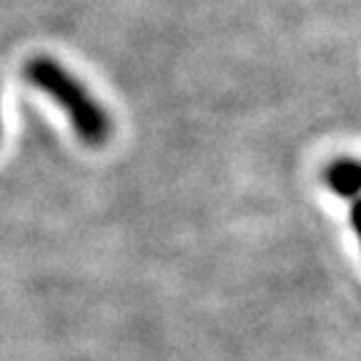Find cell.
<instances>
[{
  "mask_svg": "<svg viewBox=\"0 0 361 361\" xmlns=\"http://www.w3.org/2000/svg\"><path fill=\"white\" fill-rule=\"evenodd\" d=\"M25 75L35 88L45 90L63 111L68 113L71 126L78 138L88 146H103L111 135V118L106 108L90 96L85 85L68 73L53 58H33L25 66Z\"/></svg>",
  "mask_w": 361,
  "mask_h": 361,
  "instance_id": "6da1fadb",
  "label": "cell"
},
{
  "mask_svg": "<svg viewBox=\"0 0 361 361\" xmlns=\"http://www.w3.org/2000/svg\"><path fill=\"white\" fill-rule=\"evenodd\" d=\"M326 183L336 196L351 198V201H354V198L359 196V186H361V166L356 164L354 158L336 161V164L329 166Z\"/></svg>",
  "mask_w": 361,
  "mask_h": 361,
  "instance_id": "7a4b0ae2",
  "label": "cell"
}]
</instances>
